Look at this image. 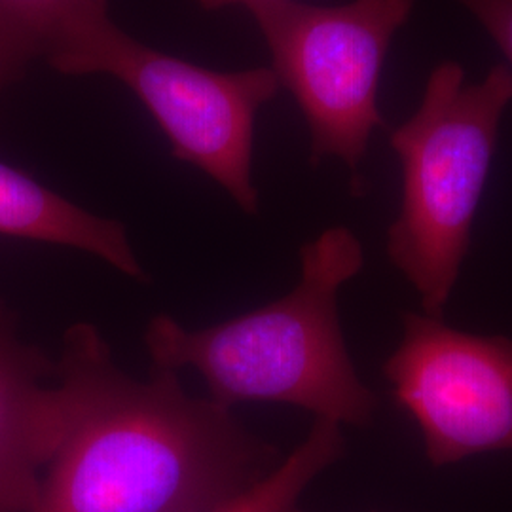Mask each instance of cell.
<instances>
[{
    "mask_svg": "<svg viewBox=\"0 0 512 512\" xmlns=\"http://www.w3.org/2000/svg\"><path fill=\"white\" fill-rule=\"evenodd\" d=\"M384 372L395 401L420 425L435 467L512 450L511 338L461 332L410 313Z\"/></svg>",
    "mask_w": 512,
    "mask_h": 512,
    "instance_id": "cell-6",
    "label": "cell"
},
{
    "mask_svg": "<svg viewBox=\"0 0 512 512\" xmlns=\"http://www.w3.org/2000/svg\"><path fill=\"white\" fill-rule=\"evenodd\" d=\"M512 71L499 63L476 84L458 61L429 74L420 109L391 131L403 167L399 217L387 232V255L414 285L425 315L440 319L469 253Z\"/></svg>",
    "mask_w": 512,
    "mask_h": 512,
    "instance_id": "cell-3",
    "label": "cell"
},
{
    "mask_svg": "<svg viewBox=\"0 0 512 512\" xmlns=\"http://www.w3.org/2000/svg\"><path fill=\"white\" fill-rule=\"evenodd\" d=\"M48 65L118 78L145 103L177 160L202 169L247 215L258 213L255 122L281 88L272 69L219 73L158 52L122 31L109 6L82 18Z\"/></svg>",
    "mask_w": 512,
    "mask_h": 512,
    "instance_id": "cell-4",
    "label": "cell"
},
{
    "mask_svg": "<svg viewBox=\"0 0 512 512\" xmlns=\"http://www.w3.org/2000/svg\"><path fill=\"white\" fill-rule=\"evenodd\" d=\"M342 425L315 418L308 437L274 471L211 512H306L302 494L315 476L344 456Z\"/></svg>",
    "mask_w": 512,
    "mask_h": 512,
    "instance_id": "cell-10",
    "label": "cell"
},
{
    "mask_svg": "<svg viewBox=\"0 0 512 512\" xmlns=\"http://www.w3.org/2000/svg\"><path fill=\"white\" fill-rule=\"evenodd\" d=\"M109 0H0V90L57 54L82 18Z\"/></svg>",
    "mask_w": 512,
    "mask_h": 512,
    "instance_id": "cell-9",
    "label": "cell"
},
{
    "mask_svg": "<svg viewBox=\"0 0 512 512\" xmlns=\"http://www.w3.org/2000/svg\"><path fill=\"white\" fill-rule=\"evenodd\" d=\"M57 380L69 414L33 512H211L279 463L232 408L190 397L177 372H122L90 323L65 332Z\"/></svg>",
    "mask_w": 512,
    "mask_h": 512,
    "instance_id": "cell-1",
    "label": "cell"
},
{
    "mask_svg": "<svg viewBox=\"0 0 512 512\" xmlns=\"http://www.w3.org/2000/svg\"><path fill=\"white\" fill-rule=\"evenodd\" d=\"M293 293L203 330L167 315L150 321L145 344L152 368L198 370L213 401L285 403L340 425H368L378 399L355 372L338 319V291L361 272L355 234L336 226L302 247Z\"/></svg>",
    "mask_w": 512,
    "mask_h": 512,
    "instance_id": "cell-2",
    "label": "cell"
},
{
    "mask_svg": "<svg viewBox=\"0 0 512 512\" xmlns=\"http://www.w3.org/2000/svg\"><path fill=\"white\" fill-rule=\"evenodd\" d=\"M416 0H353L313 6L255 0L247 10L272 54L279 84L293 93L310 128L311 164L338 158L363 192L361 164L370 135L384 128L378 84L391 40Z\"/></svg>",
    "mask_w": 512,
    "mask_h": 512,
    "instance_id": "cell-5",
    "label": "cell"
},
{
    "mask_svg": "<svg viewBox=\"0 0 512 512\" xmlns=\"http://www.w3.org/2000/svg\"><path fill=\"white\" fill-rule=\"evenodd\" d=\"M0 234L74 247L101 256L124 275L145 277L122 222L97 217L2 162Z\"/></svg>",
    "mask_w": 512,
    "mask_h": 512,
    "instance_id": "cell-8",
    "label": "cell"
},
{
    "mask_svg": "<svg viewBox=\"0 0 512 512\" xmlns=\"http://www.w3.org/2000/svg\"><path fill=\"white\" fill-rule=\"evenodd\" d=\"M57 363L25 344L0 306V512H33L42 471L65 431L67 397Z\"/></svg>",
    "mask_w": 512,
    "mask_h": 512,
    "instance_id": "cell-7",
    "label": "cell"
},
{
    "mask_svg": "<svg viewBox=\"0 0 512 512\" xmlns=\"http://www.w3.org/2000/svg\"><path fill=\"white\" fill-rule=\"evenodd\" d=\"M203 10L207 12H213V10H219V8H226V6H232V4H243L247 6L249 2H255V0H198Z\"/></svg>",
    "mask_w": 512,
    "mask_h": 512,
    "instance_id": "cell-12",
    "label": "cell"
},
{
    "mask_svg": "<svg viewBox=\"0 0 512 512\" xmlns=\"http://www.w3.org/2000/svg\"><path fill=\"white\" fill-rule=\"evenodd\" d=\"M471 12L486 33L494 38L495 46L509 59L512 71V0H456Z\"/></svg>",
    "mask_w": 512,
    "mask_h": 512,
    "instance_id": "cell-11",
    "label": "cell"
}]
</instances>
